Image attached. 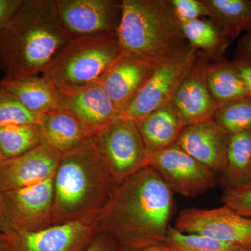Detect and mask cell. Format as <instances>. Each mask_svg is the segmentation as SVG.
Wrapping results in <instances>:
<instances>
[{
    "mask_svg": "<svg viewBox=\"0 0 251 251\" xmlns=\"http://www.w3.org/2000/svg\"><path fill=\"white\" fill-rule=\"evenodd\" d=\"M174 193L151 167L115 188L96 225L125 251L160 245L175 211Z\"/></svg>",
    "mask_w": 251,
    "mask_h": 251,
    "instance_id": "6da1fadb",
    "label": "cell"
},
{
    "mask_svg": "<svg viewBox=\"0 0 251 251\" xmlns=\"http://www.w3.org/2000/svg\"><path fill=\"white\" fill-rule=\"evenodd\" d=\"M72 38L59 21L56 0H23L0 27V69L4 78L42 74Z\"/></svg>",
    "mask_w": 251,
    "mask_h": 251,
    "instance_id": "7a4b0ae2",
    "label": "cell"
},
{
    "mask_svg": "<svg viewBox=\"0 0 251 251\" xmlns=\"http://www.w3.org/2000/svg\"><path fill=\"white\" fill-rule=\"evenodd\" d=\"M117 186L92 138L62 153L53 176L52 224H96Z\"/></svg>",
    "mask_w": 251,
    "mask_h": 251,
    "instance_id": "3957f363",
    "label": "cell"
},
{
    "mask_svg": "<svg viewBox=\"0 0 251 251\" xmlns=\"http://www.w3.org/2000/svg\"><path fill=\"white\" fill-rule=\"evenodd\" d=\"M116 34L122 54L154 64L188 45L169 0H122Z\"/></svg>",
    "mask_w": 251,
    "mask_h": 251,
    "instance_id": "277c9868",
    "label": "cell"
},
{
    "mask_svg": "<svg viewBox=\"0 0 251 251\" xmlns=\"http://www.w3.org/2000/svg\"><path fill=\"white\" fill-rule=\"evenodd\" d=\"M122 54L116 33L72 38L41 75L59 90H77L97 83Z\"/></svg>",
    "mask_w": 251,
    "mask_h": 251,
    "instance_id": "5b68a950",
    "label": "cell"
},
{
    "mask_svg": "<svg viewBox=\"0 0 251 251\" xmlns=\"http://www.w3.org/2000/svg\"><path fill=\"white\" fill-rule=\"evenodd\" d=\"M92 139L117 186L149 166L151 153L135 122L120 117L97 132Z\"/></svg>",
    "mask_w": 251,
    "mask_h": 251,
    "instance_id": "8992f818",
    "label": "cell"
},
{
    "mask_svg": "<svg viewBox=\"0 0 251 251\" xmlns=\"http://www.w3.org/2000/svg\"><path fill=\"white\" fill-rule=\"evenodd\" d=\"M199 52L188 44L158 63L120 117L138 122L157 109L171 103L181 81L194 67Z\"/></svg>",
    "mask_w": 251,
    "mask_h": 251,
    "instance_id": "52a82bcc",
    "label": "cell"
},
{
    "mask_svg": "<svg viewBox=\"0 0 251 251\" xmlns=\"http://www.w3.org/2000/svg\"><path fill=\"white\" fill-rule=\"evenodd\" d=\"M3 203L5 234L36 232L52 226L53 177L3 192Z\"/></svg>",
    "mask_w": 251,
    "mask_h": 251,
    "instance_id": "ba28073f",
    "label": "cell"
},
{
    "mask_svg": "<svg viewBox=\"0 0 251 251\" xmlns=\"http://www.w3.org/2000/svg\"><path fill=\"white\" fill-rule=\"evenodd\" d=\"M175 228L205 236L241 249L251 246V219L226 205L211 209H184L176 219Z\"/></svg>",
    "mask_w": 251,
    "mask_h": 251,
    "instance_id": "9c48e42d",
    "label": "cell"
},
{
    "mask_svg": "<svg viewBox=\"0 0 251 251\" xmlns=\"http://www.w3.org/2000/svg\"><path fill=\"white\" fill-rule=\"evenodd\" d=\"M151 167L174 193L196 197L216 186V174L189 156L176 145L151 153Z\"/></svg>",
    "mask_w": 251,
    "mask_h": 251,
    "instance_id": "30bf717a",
    "label": "cell"
},
{
    "mask_svg": "<svg viewBox=\"0 0 251 251\" xmlns=\"http://www.w3.org/2000/svg\"><path fill=\"white\" fill-rule=\"evenodd\" d=\"M61 24L73 38L116 33L120 0H56Z\"/></svg>",
    "mask_w": 251,
    "mask_h": 251,
    "instance_id": "8fae6325",
    "label": "cell"
},
{
    "mask_svg": "<svg viewBox=\"0 0 251 251\" xmlns=\"http://www.w3.org/2000/svg\"><path fill=\"white\" fill-rule=\"evenodd\" d=\"M100 232L96 224L72 221L36 232L6 234L10 251H83Z\"/></svg>",
    "mask_w": 251,
    "mask_h": 251,
    "instance_id": "7c38bea8",
    "label": "cell"
},
{
    "mask_svg": "<svg viewBox=\"0 0 251 251\" xmlns=\"http://www.w3.org/2000/svg\"><path fill=\"white\" fill-rule=\"evenodd\" d=\"M62 153L46 142L27 152L0 161L2 192L27 187L53 177Z\"/></svg>",
    "mask_w": 251,
    "mask_h": 251,
    "instance_id": "4fadbf2b",
    "label": "cell"
},
{
    "mask_svg": "<svg viewBox=\"0 0 251 251\" xmlns=\"http://www.w3.org/2000/svg\"><path fill=\"white\" fill-rule=\"evenodd\" d=\"M58 109L72 112L92 137L120 117V112L97 82L69 92L59 90Z\"/></svg>",
    "mask_w": 251,
    "mask_h": 251,
    "instance_id": "5bb4252c",
    "label": "cell"
},
{
    "mask_svg": "<svg viewBox=\"0 0 251 251\" xmlns=\"http://www.w3.org/2000/svg\"><path fill=\"white\" fill-rule=\"evenodd\" d=\"M206 63L201 56L181 81L171 102L185 126L211 120L218 103L213 98L204 78Z\"/></svg>",
    "mask_w": 251,
    "mask_h": 251,
    "instance_id": "9a60e30c",
    "label": "cell"
},
{
    "mask_svg": "<svg viewBox=\"0 0 251 251\" xmlns=\"http://www.w3.org/2000/svg\"><path fill=\"white\" fill-rule=\"evenodd\" d=\"M229 135L212 120L186 126L176 145L215 174L222 173L226 163Z\"/></svg>",
    "mask_w": 251,
    "mask_h": 251,
    "instance_id": "2e32d148",
    "label": "cell"
},
{
    "mask_svg": "<svg viewBox=\"0 0 251 251\" xmlns=\"http://www.w3.org/2000/svg\"><path fill=\"white\" fill-rule=\"evenodd\" d=\"M156 65L143 59L122 54L97 83L121 115L148 80Z\"/></svg>",
    "mask_w": 251,
    "mask_h": 251,
    "instance_id": "e0dca14e",
    "label": "cell"
},
{
    "mask_svg": "<svg viewBox=\"0 0 251 251\" xmlns=\"http://www.w3.org/2000/svg\"><path fill=\"white\" fill-rule=\"evenodd\" d=\"M39 125L46 143L62 154L92 138L77 117L67 110L58 109L43 114Z\"/></svg>",
    "mask_w": 251,
    "mask_h": 251,
    "instance_id": "ac0fdd59",
    "label": "cell"
},
{
    "mask_svg": "<svg viewBox=\"0 0 251 251\" xmlns=\"http://www.w3.org/2000/svg\"><path fill=\"white\" fill-rule=\"evenodd\" d=\"M147 150L158 152L176 143L185 126L171 103L157 109L137 122Z\"/></svg>",
    "mask_w": 251,
    "mask_h": 251,
    "instance_id": "d6986e66",
    "label": "cell"
},
{
    "mask_svg": "<svg viewBox=\"0 0 251 251\" xmlns=\"http://www.w3.org/2000/svg\"><path fill=\"white\" fill-rule=\"evenodd\" d=\"M6 89L30 111L37 114L58 110L59 90L41 75L17 79H1Z\"/></svg>",
    "mask_w": 251,
    "mask_h": 251,
    "instance_id": "ffe728a7",
    "label": "cell"
},
{
    "mask_svg": "<svg viewBox=\"0 0 251 251\" xmlns=\"http://www.w3.org/2000/svg\"><path fill=\"white\" fill-rule=\"evenodd\" d=\"M209 20L229 41L251 27L250 0H202Z\"/></svg>",
    "mask_w": 251,
    "mask_h": 251,
    "instance_id": "44dd1931",
    "label": "cell"
},
{
    "mask_svg": "<svg viewBox=\"0 0 251 251\" xmlns=\"http://www.w3.org/2000/svg\"><path fill=\"white\" fill-rule=\"evenodd\" d=\"M204 74L208 89L219 105L251 96L232 62L206 64Z\"/></svg>",
    "mask_w": 251,
    "mask_h": 251,
    "instance_id": "7402d4cb",
    "label": "cell"
},
{
    "mask_svg": "<svg viewBox=\"0 0 251 251\" xmlns=\"http://www.w3.org/2000/svg\"><path fill=\"white\" fill-rule=\"evenodd\" d=\"M222 174L226 186L251 184V131L229 135Z\"/></svg>",
    "mask_w": 251,
    "mask_h": 251,
    "instance_id": "603a6c76",
    "label": "cell"
},
{
    "mask_svg": "<svg viewBox=\"0 0 251 251\" xmlns=\"http://www.w3.org/2000/svg\"><path fill=\"white\" fill-rule=\"evenodd\" d=\"M188 44L195 50H202L207 55H224L229 41L210 20L202 18L180 23Z\"/></svg>",
    "mask_w": 251,
    "mask_h": 251,
    "instance_id": "cb8c5ba5",
    "label": "cell"
},
{
    "mask_svg": "<svg viewBox=\"0 0 251 251\" xmlns=\"http://www.w3.org/2000/svg\"><path fill=\"white\" fill-rule=\"evenodd\" d=\"M45 142L39 125L0 127V152L4 159L15 158Z\"/></svg>",
    "mask_w": 251,
    "mask_h": 251,
    "instance_id": "d4e9b609",
    "label": "cell"
},
{
    "mask_svg": "<svg viewBox=\"0 0 251 251\" xmlns=\"http://www.w3.org/2000/svg\"><path fill=\"white\" fill-rule=\"evenodd\" d=\"M212 120L229 135L251 131V96L221 104Z\"/></svg>",
    "mask_w": 251,
    "mask_h": 251,
    "instance_id": "484cf974",
    "label": "cell"
},
{
    "mask_svg": "<svg viewBox=\"0 0 251 251\" xmlns=\"http://www.w3.org/2000/svg\"><path fill=\"white\" fill-rule=\"evenodd\" d=\"M168 251H240L239 248L201 235L170 227L160 244Z\"/></svg>",
    "mask_w": 251,
    "mask_h": 251,
    "instance_id": "4316f807",
    "label": "cell"
},
{
    "mask_svg": "<svg viewBox=\"0 0 251 251\" xmlns=\"http://www.w3.org/2000/svg\"><path fill=\"white\" fill-rule=\"evenodd\" d=\"M42 115L34 113L25 108L0 80V127L29 124L39 125Z\"/></svg>",
    "mask_w": 251,
    "mask_h": 251,
    "instance_id": "83f0119b",
    "label": "cell"
},
{
    "mask_svg": "<svg viewBox=\"0 0 251 251\" xmlns=\"http://www.w3.org/2000/svg\"><path fill=\"white\" fill-rule=\"evenodd\" d=\"M222 202L237 214L251 219V184L226 186Z\"/></svg>",
    "mask_w": 251,
    "mask_h": 251,
    "instance_id": "f1b7e54d",
    "label": "cell"
},
{
    "mask_svg": "<svg viewBox=\"0 0 251 251\" xmlns=\"http://www.w3.org/2000/svg\"><path fill=\"white\" fill-rule=\"evenodd\" d=\"M169 2L180 23L209 17V10L202 0H169Z\"/></svg>",
    "mask_w": 251,
    "mask_h": 251,
    "instance_id": "f546056e",
    "label": "cell"
},
{
    "mask_svg": "<svg viewBox=\"0 0 251 251\" xmlns=\"http://www.w3.org/2000/svg\"><path fill=\"white\" fill-rule=\"evenodd\" d=\"M83 251H125L115 239L103 232L92 241L90 245Z\"/></svg>",
    "mask_w": 251,
    "mask_h": 251,
    "instance_id": "4dcf8cb0",
    "label": "cell"
},
{
    "mask_svg": "<svg viewBox=\"0 0 251 251\" xmlns=\"http://www.w3.org/2000/svg\"><path fill=\"white\" fill-rule=\"evenodd\" d=\"M232 62L251 95V57H237Z\"/></svg>",
    "mask_w": 251,
    "mask_h": 251,
    "instance_id": "1f68e13d",
    "label": "cell"
},
{
    "mask_svg": "<svg viewBox=\"0 0 251 251\" xmlns=\"http://www.w3.org/2000/svg\"><path fill=\"white\" fill-rule=\"evenodd\" d=\"M23 0H0V27L4 25L22 4Z\"/></svg>",
    "mask_w": 251,
    "mask_h": 251,
    "instance_id": "d6a6232c",
    "label": "cell"
},
{
    "mask_svg": "<svg viewBox=\"0 0 251 251\" xmlns=\"http://www.w3.org/2000/svg\"><path fill=\"white\" fill-rule=\"evenodd\" d=\"M237 57H251V27L239 41L237 47Z\"/></svg>",
    "mask_w": 251,
    "mask_h": 251,
    "instance_id": "836d02e7",
    "label": "cell"
},
{
    "mask_svg": "<svg viewBox=\"0 0 251 251\" xmlns=\"http://www.w3.org/2000/svg\"><path fill=\"white\" fill-rule=\"evenodd\" d=\"M5 228V214L4 203H3V192L0 190V232L4 233Z\"/></svg>",
    "mask_w": 251,
    "mask_h": 251,
    "instance_id": "e575fe53",
    "label": "cell"
},
{
    "mask_svg": "<svg viewBox=\"0 0 251 251\" xmlns=\"http://www.w3.org/2000/svg\"><path fill=\"white\" fill-rule=\"evenodd\" d=\"M0 251H10L9 240L5 233L0 232Z\"/></svg>",
    "mask_w": 251,
    "mask_h": 251,
    "instance_id": "d590c367",
    "label": "cell"
},
{
    "mask_svg": "<svg viewBox=\"0 0 251 251\" xmlns=\"http://www.w3.org/2000/svg\"><path fill=\"white\" fill-rule=\"evenodd\" d=\"M131 251H168L166 249H163L161 245L153 246V247H150L145 248V249H140V250Z\"/></svg>",
    "mask_w": 251,
    "mask_h": 251,
    "instance_id": "8d00e7d4",
    "label": "cell"
},
{
    "mask_svg": "<svg viewBox=\"0 0 251 251\" xmlns=\"http://www.w3.org/2000/svg\"><path fill=\"white\" fill-rule=\"evenodd\" d=\"M240 251H251V247L246 248V249H242V250Z\"/></svg>",
    "mask_w": 251,
    "mask_h": 251,
    "instance_id": "74e56055",
    "label": "cell"
},
{
    "mask_svg": "<svg viewBox=\"0 0 251 251\" xmlns=\"http://www.w3.org/2000/svg\"><path fill=\"white\" fill-rule=\"evenodd\" d=\"M2 160H4V158H3L2 156H1V152H0V161H2Z\"/></svg>",
    "mask_w": 251,
    "mask_h": 251,
    "instance_id": "f35d334b",
    "label": "cell"
}]
</instances>
